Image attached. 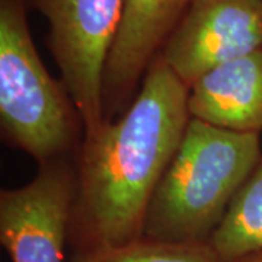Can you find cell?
<instances>
[{
    "instance_id": "obj_1",
    "label": "cell",
    "mask_w": 262,
    "mask_h": 262,
    "mask_svg": "<svg viewBox=\"0 0 262 262\" xmlns=\"http://www.w3.org/2000/svg\"><path fill=\"white\" fill-rule=\"evenodd\" d=\"M188 99L189 88L158 54L124 114L84 137L69 227L76 252L143 237L150 201L191 120Z\"/></svg>"
},
{
    "instance_id": "obj_2",
    "label": "cell",
    "mask_w": 262,
    "mask_h": 262,
    "mask_svg": "<svg viewBox=\"0 0 262 262\" xmlns=\"http://www.w3.org/2000/svg\"><path fill=\"white\" fill-rule=\"evenodd\" d=\"M261 158V134L191 117L150 201L143 237L208 242Z\"/></svg>"
},
{
    "instance_id": "obj_3",
    "label": "cell",
    "mask_w": 262,
    "mask_h": 262,
    "mask_svg": "<svg viewBox=\"0 0 262 262\" xmlns=\"http://www.w3.org/2000/svg\"><path fill=\"white\" fill-rule=\"evenodd\" d=\"M77 117L66 88L50 76L38 56L27 19V0H0L3 139L44 165L73 147Z\"/></svg>"
},
{
    "instance_id": "obj_4",
    "label": "cell",
    "mask_w": 262,
    "mask_h": 262,
    "mask_svg": "<svg viewBox=\"0 0 262 262\" xmlns=\"http://www.w3.org/2000/svg\"><path fill=\"white\" fill-rule=\"evenodd\" d=\"M50 25L48 47L83 124L84 137L105 122L103 76L125 0H28Z\"/></svg>"
},
{
    "instance_id": "obj_5",
    "label": "cell",
    "mask_w": 262,
    "mask_h": 262,
    "mask_svg": "<svg viewBox=\"0 0 262 262\" xmlns=\"http://www.w3.org/2000/svg\"><path fill=\"white\" fill-rule=\"evenodd\" d=\"M262 48V0H191L159 56L191 89L201 77Z\"/></svg>"
},
{
    "instance_id": "obj_6",
    "label": "cell",
    "mask_w": 262,
    "mask_h": 262,
    "mask_svg": "<svg viewBox=\"0 0 262 262\" xmlns=\"http://www.w3.org/2000/svg\"><path fill=\"white\" fill-rule=\"evenodd\" d=\"M76 177L63 162L41 165L27 185L0 194V242L12 262H64Z\"/></svg>"
},
{
    "instance_id": "obj_7",
    "label": "cell",
    "mask_w": 262,
    "mask_h": 262,
    "mask_svg": "<svg viewBox=\"0 0 262 262\" xmlns=\"http://www.w3.org/2000/svg\"><path fill=\"white\" fill-rule=\"evenodd\" d=\"M189 2L125 0L121 27L103 76L105 114H114L128 103Z\"/></svg>"
},
{
    "instance_id": "obj_8",
    "label": "cell",
    "mask_w": 262,
    "mask_h": 262,
    "mask_svg": "<svg viewBox=\"0 0 262 262\" xmlns=\"http://www.w3.org/2000/svg\"><path fill=\"white\" fill-rule=\"evenodd\" d=\"M192 118L241 133H262V48L208 72L189 89Z\"/></svg>"
},
{
    "instance_id": "obj_9",
    "label": "cell",
    "mask_w": 262,
    "mask_h": 262,
    "mask_svg": "<svg viewBox=\"0 0 262 262\" xmlns=\"http://www.w3.org/2000/svg\"><path fill=\"white\" fill-rule=\"evenodd\" d=\"M208 244L222 262L262 251V158L234 195Z\"/></svg>"
},
{
    "instance_id": "obj_10",
    "label": "cell",
    "mask_w": 262,
    "mask_h": 262,
    "mask_svg": "<svg viewBox=\"0 0 262 262\" xmlns=\"http://www.w3.org/2000/svg\"><path fill=\"white\" fill-rule=\"evenodd\" d=\"M70 262H222L208 242H163L141 237L114 248L76 252Z\"/></svg>"
},
{
    "instance_id": "obj_11",
    "label": "cell",
    "mask_w": 262,
    "mask_h": 262,
    "mask_svg": "<svg viewBox=\"0 0 262 262\" xmlns=\"http://www.w3.org/2000/svg\"><path fill=\"white\" fill-rule=\"evenodd\" d=\"M232 262H262V251L259 252H253L249 253V255H245L239 259H234Z\"/></svg>"
}]
</instances>
